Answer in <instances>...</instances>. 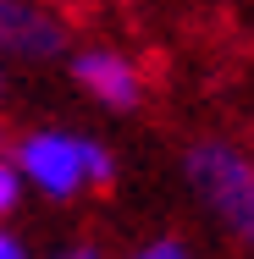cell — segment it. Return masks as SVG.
I'll return each instance as SVG.
<instances>
[{"mask_svg":"<svg viewBox=\"0 0 254 259\" xmlns=\"http://www.w3.org/2000/svg\"><path fill=\"white\" fill-rule=\"evenodd\" d=\"M0 50L22 61H50L66 50V22L33 0H0Z\"/></svg>","mask_w":254,"mask_h":259,"instance_id":"3957f363","label":"cell"},{"mask_svg":"<svg viewBox=\"0 0 254 259\" xmlns=\"http://www.w3.org/2000/svg\"><path fill=\"white\" fill-rule=\"evenodd\" d=\"M183 165H188L194 193H199L238 237L254 243V160L243 155L238 144H227V138H204V144L188 149Z\"/></svg>","mask_w":254,"mask_h":259,"instance_id":"6da1fadb","label":"cell"},{"mask_svg":"<svg viewBox=\"0 0 254 259\" xmlns=\"http://www.w3.org/2000/svg\"><path fill=\"white\" fill-rule=\"evenodd\" d=\"M17 199H22V171L0 160V215H11V209H17Z\"/></svg>","mask_w":254,"mask_h":259,"instance_id":"8992f818","label":"cell"},{"mask_svg":"<svg viewBox=\"0 0 254 259\" xmlns=\"http://www.w3.org/2000/svg\"><path fill=\"white\" fill-rule=\"evenodd\" d=\"M55 259H100V248L94 243H72V248H61Z\"/></svg>","mask_w":254,"mask_h":259,"instance_id":"9c48e42d","label":"cell"},{"mask_svg":"<svg viewBox=\"0 0 254 259\" xmlns=\"http://www.w3.org/2000/svg\"><path fill=\"white\" fill-rule=\"evenodd\" d=\"M78 160H83L89 188H111V182H116V160H111V149H105V144H94V138H78Z\"/></svg>","mask_w":254,"mask_h":259,"instance_id":"5b68a950","label":"cell"},{"mask_svg":"<svg viewBox=\"0 0 254 259\" xmlns=\"http://www.w3.org/2000/svg\"><path fill=\"white\" fill-rule=\"evenodd\" d=\"M0 259H28V248H22V243H17L6 226H0Z\"/></svg>","mask_w":254,"mask_h":259,"instance_id":"ba28073f","label":"cell"},{"mask_svg":"<svg viewBox=\"0 0 254 259\" xmlns=\"http://www.w3.org/2000/svg\"><path fill=\"white\" fill-rule=\"evenodd\" d=\"M17 171H22V182H33V188H45L50 199H72L78 188H83V160H78V138L72 133H28L22 138V149H17Z\"/></svg>","mask_w":254,"mask_h":259,"instance_id":"7a4b0ae2","label":"cell"},{"mask_svg":"<svg viewBox=\"0 0 254 259\" xmlns=\"http://www.w3.org/2000/svg\"><path fill=\"white\" fill-rule=\"evenodd\" d=\"M133 259H188V248H183L177 237H160V243H150V248H138Z\"/></svg>","mask_w":254,"mask_h":259,"instance_id":"52a82bcc","label":"cell"},{"mask_svg":"<svg viewBox=\"0 0 254 259\" xmlns=\"http://www.w3.org/2000/svg\"><path fill=\"white\" fill-rule=\"evenodd\" d=\"M72 77H78L100 105H111V110H133V105L144 100V83H138L133 61L116 55V50H78Z\"/></svg>","mask_w":254,"mask_h":259,"instance_id":"277c9868","label":"cell"}]
</instances>
